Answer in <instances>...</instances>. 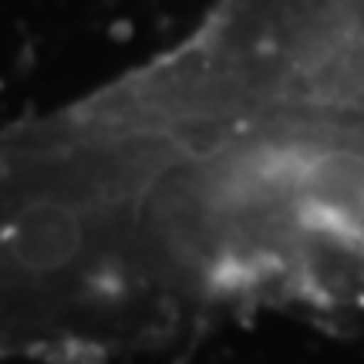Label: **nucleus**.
Segmentation results:
<instances>
[{
  "instance_id": "f257e3e1",
  "label": "nucleus",
  "mask_w": 364,
  "mask_h": 364,
  "mask_svg": "<svg viewBox=\"0 0 364 364\" xmlns=\"http://www.w3.org/2000/svg\"><path fill=\"white\" fill-rule=\"evenodd\" d=\"M0 348H14V344H11V341H7V338H4V331H0Z\"/></svg>"
}]
</instances>
